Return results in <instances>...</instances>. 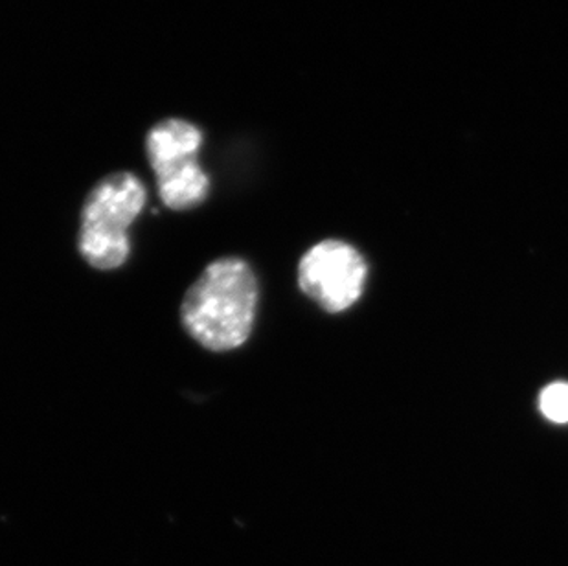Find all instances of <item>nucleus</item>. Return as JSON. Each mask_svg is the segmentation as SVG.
Masks as SVG:
<instances>
[{"mask_svg":"<svg viewBox=\"0 0 568 566\" xmlns=\"http://www.w3.org/2000/svg\"><path fill=\"white\" fill-rule=\"evenodd\" d=\"M257 299L253 267L242 257H221L190 285L181 304V321L204 350L231 352L251 337Z\"/></svg>","mask_w":568,"mask_h":566,"instance_id":"1","label":"nucleus"},{"mask_svg":"<svg viewBox=\"0 0 568 566\" xmlns=\"http://www.w3.org/2000/svg\"><path fill=\"white\" fill-rule=\"evenodd\" d=\"M145 190L129 171L111 173L87 195L78 249L91 267L113 271L128 262L129 226L144 210Z\"/></svg>","mask_w":568,"mask_h":566,"instance_id":"2","label":"nucleus"},{"mask_svg":"<svg viewBox=\"0 0 568 566\" xmlns=\"http://www.w3.org/2000/svg\"><path fill=\"white\" fill-rule=\"evenodd\" d=\"M203 133L186 120H166L151 129L145 151L162 203L170 210H192L209 195V175L199 166Z\"/></svg>","mask_w":568,"mask_h":566,"instance_id":"3","label":"nucleus"},{"mask_svg":"<svg viewBox=\"0 0 568 566\" xmlns=\"http://www.w3.org/2000/svg\"><path fill=\"white\" fill-rule=\"evenodd\" d=\"M368 267L354 246L338 240L322 241L302 256L298 285L327 313H343L365 291Z\"/></svg>","mask_w":568,"mask_h":566,"instance_id":"4","label":"nucleus"},{"mask_svg":"<svg viewBox=\"0 0 568 566\" xmlns=\"http://www.w3.org/2000/svg\"><path fill=\"white\" fill-rule=\"evenodd\" d=\"M539 406L547 420L568 423V383H552L541 392Z\"/></svg>","mask_w":568,"mask_h":566,"instance_id":"5","label":"nucleus"}]
</instances>
